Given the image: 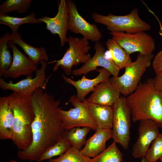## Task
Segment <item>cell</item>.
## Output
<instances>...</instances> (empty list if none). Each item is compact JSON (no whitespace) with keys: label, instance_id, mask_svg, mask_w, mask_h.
<instances>
[{"label":"cell","instance_id":"obj_1","mask_svg":"<svg viewBox=\"0 0 162 162\" xmlns=\"http://www.w3.org/2000/svg\"><path fill=\"white\" fill-rule=\"evenodd\" d=\"M43 90L37 88L31 95L34 114L32 140L26 149L19 150L17 156L22 160L38 162L45 152L63 137L65 130L58 112L61 100Z\"/></svg>","mask_w":162,"mask_h":162},{"label":"cell","instance_id":"obj_2","mask_svg":"<svg viewBox=\"0 0 162 162\" xmlns=\"http://www.w3.org/2000/svg\"><path fill=\"white\" fill-rule=\"evenodd\" d=\"M126 99L133 122L151 119L162 128V92L155 88L154 79L140 82Z\"/></svg>","mask_w":162,"mask_h":162},{"label":"cell","instance_id":"obj_3","mask_svg":"<svg viewBox=\"0 0 162 162\" xmlns=\"http://www.w3.org/2000/svg\"><path fill=\"white\" fill-rule=\"evenodd\" d=\"M31 96L15 92L8 96L14 116L12 140L19 150L26 149L32 142L34 114Z\"/></svg>","mask_w":162,"mask_h":162},{"label":"cell","instance_id":"obj_4","mask_svg":"<svg viewBox=\"0 0 162 162\" xmlns=\"http://www.w3.org/2000/svg\"><path fill=\"white\" fill-rule=\"evenodd\" d=\"M153 54L144 55L139 53L136 60L125 68L124 73L120 76L110 78L114 87L124 96H128L137 88L141 79L152 63Z\"/></svg>","mask_w":162,"mask_h":162},{"label":"cell","instance_id":"obj_5","mask_svg":"<svg viewBox=\"0 0 162 162\" xmlns=\"http://www.w3.org/2000/svg\"><path fill=\"white\" fill-rule=\"evenodd\" d=\"M94 21L106 27L110 32L134 33L150 30V25L142 20L138 14L137 8L134 9L128 14L116 15H102L96 13L92 14Z\"/></svg>","mask_w":162,"mask_h":162},{"label":"cell","instance_id":"obj_6","mask_svg":"<svg viewBox=\"0 0 162 162\" xmlns=\"http://www.w3.org/2000/svg\"><path fill=\"white\" fill-rule=\"evenodd\" d=\"M68 41L69 47L62 58L48 62V64L56 63L53 68V72L60 67L67 75L71 74L74 65L77 66L80 63L85 64L92 58L88 53L91 47L88 40L83 38L70 36L68 38Z\"/></svg>","mask_w":162,"mask_h":162},{"label":"cell","instance_id":"obj_7","mask_svg":"<svg viewBox=\"0 0 162 162\" xmlns=\"http://www.w3.org/2000/svg\"><path fill=\"white\" fill-rule=\"evenodd\" d=\"M112 107L113 110L112 138L113 142L127 149L130 139L131 116L126 97H120Z\"/></svg>","mask_w":162,"mask_h":162},{"label":"cell","instance_id":"obj_8","mask_svg":"<svg viewBox=\"0 0 162 162\" xmlns=\"http://www.w3.org/2000/svg\"><path fill=\"white\" fill-rule=\"evenodd\" d=\"M70 103L74 106L68 110L59 107L58 112L65 130L76 127H88L96 131L98 129L85 101H79L76 95L71 96L67 104Z\"/></svg>","mask_w":162,"mask_h":162},{"label":"cell","instance_id":"obj_9","mask_svg":"<svg viewBox=\"0 0 162 162\" xmlns=\"http://www.w3.org/2000/svg\"><path fill=\"white\" fill-rule=\"evenodd\" d=\"M110 34L112 38L130 55L135 52L144 55H150L155 50L153 38L145 32L132 34L110 32Z\"/></svg>","mask_w":162,"mask_h":162},{"label":"cell","instance_id":"obj_10","mask_svg":"<svg viewBox=\"0 0 162 162\" xmlns=\"http://www.w3.org/2000/svg\"><path fill=\"white\" fill-rule=\"evenodd\" d=\"M68 12V29L72 33L80 34L83 38L98 42L102 34L95 24L88 22L79 14L75 4L72 0H67Z\"/></svg>","mask_w":162,"mask_h":162},{"label":"cell","instance_id":"obj_11","mask_svg":"<svg viewBox=\"0 0 162 162\" xmlns=\"http://www.w3.org/2000/svg\"><path fill=\"white\" fill-rule=\"evenodd\" d=\"M40 62L41 67L35 71V76L34 78L27 77L14 83L11 81L7 82L3 78H0V88L3 90H10L14 92L29 95H31L38 88L45 90L47 82L46 70L48 63L45 61Z\"/></svg>","mask_w":162,"mask_h":162},{"label":"cell","instance_id":"obj_12","mask_svg":"<svg viewBox=\"0 0 162 162\" xmlns=\"http://www.w3.org/2000/svg\"><path fill=\"white\" fill-rule=\"evenodd\" d=\"M159 128L158 123L153 120L140 121L138 137L132 147L133 157L137 158L145 157L151 144L160 134Z\"/></svg>","mask_w":162,"mask_h":162},{"label":"cell","instance_id":"obj_13","mask_svg":"<svg viewBox=\"0 0 162 162\" xmlns=\"http://www.w3.org/2000/svg\"><path fill=\"white\" fill-rule=\"evenodd\" d=\"M68 12L67 0H61L58 6V12L53 17L44 16L38 18L46 25V29L52 34H58L60 45L68 42L67 35L68 29Z\"/></svg>","mask_w":162,"mask_h":162},{"label":"cell","instance_id":"obj_14","mask_svg":"<svg viewBox=\"0 0 162 162\" xmlns=\"http://www.w3.org/2000/svg\"><path fill=\"white\" fill-rule=\"evenodd\" d=\"M94 56L80 68L72 71L73 75L78 76L86 74L91 71L97 70L98 67L108 70L113 77L118 76L120 69L112 59L107 58L105 54V49L99 41L95 42Z\"/></svg>","mask_w":162,"mask_h":162},{"label":"cell","instance_id":"obj_15","mask_svg":"<svg viewBox=\"0 0 162 162\" xmlns=\"http://www.w3.org/2000/svg\"><path fill=\"white\" fill-rule=\"evenodd\" d=\"M8 48L13 51V61L9 69L4 74V78L16 79L22 75L32 78V74L38 70L37 64L19 50L15 44L9 41Z\"/></svg>","mask_w":162,"mask_h":162},{"label":"cell","instance_id":"obj_16","mask_svg":"<svg viewBox=\"0 0 162 162\" xmlns=\"http://www.w3.org/2000/svg\"><path fill=\"white\" fill-rule=\"evenodd\" d=\"M97 70L99 72L98 74L92 79H88L84 75L80 80L74 81L63 74L62 75L66 82L72 85L76 88L77 99L79 101L83 102L86 96L90 92L93 91L97 85L110 78L111 75L108 70L103 68L98 69Z\"/></svg>","mask_w":162,"mask_h":162},{"label":"cell","instance_id":"obj_17","mask_svg":"<svg viewBox=\"0 0 162 162\" xmlns=\"http://www.w3.org/2000/svg\"><path fill=\"white\" fill-rule=\"evenodd\" d=\"M120 94L113 86L109 78L97 85L87 99L94 103L112 106L120 98Z\"/></svg>","mask_w":162,"mask_h":162},{"label":"cell","instance_id":"obj_18","mask_svg":"<svg viewBox=\"0 0 162 162\" xmlns=\"http://www.w3.org/2000/svg\"><path fill=\"white\" fill-rule=\"evenodd\" d=\"M88 139L80 152L89 158H94L106 148V142L112 138V129L98 128Z\"/></svg>","mask_w":162,"mask_h":162},{"label":"cell","instance_id":"obj_19","mask_svg":"<svg viewBox=\"0 0 162 162\" xmlns=\"http://www.w3.org/2000/svg\"><path fill=\"white\" fill-rule=\"evenodd\" d=\"M14 116L8 96L0 98V139H12Z\"/></svg>","mask_w":162,"mask_h":162},{"label":"cell","instance_id":"obj_20","mask_svg":"<svg viewBox=\"0 0 162 162\" xmlns=\"http://www.w3.org/2000/svg\"><path fill=\"white\" fill-rule=\"evenodd\" d=\"M84 101L98 128L112 129L113 118L112 107L92 103L87 98Z\"/></svg>","mask_w":162,"mask_h":162},{"label":"cell","instance_id":"obj_21","mask_svg":"<svg viewBox=\"0 0 162 162\" xmlns=\"http://www.w3.org/2000/svg\"><path fill=\"white\" fill-rule=\"evenodd\" d=\"M9 41L18 45L28 57L37 64L42 61H48V56L44 47H36L26 43L22 40L21 34L18 32H12L10 35Z\"/></svg>","mask_w":162,"mask_h":162},{"label":"cell","instance_id":"obj_22","mask_svg":"<svg viewBox=\"0 0 162 162\" xmlns=\"http://www.w3.org/2000/svg\"><path fill=\"white\" fill-rule=\"evenodd\" d=\"M106 45L111 59L120 70L125 68L132 62L130 55L112 38L108 39Z\"/></svg>","mask_w":162,"mask_h":162},{"label":"cell","instance_id":"obj_23","mask_svg":"<svg viewBox=\"0 0 162 162\" xmlns=\"http://www.w3.org/2000/svg\"><path fill=\"white\" fill-rule=\"evenodd\" d=\"M42 22L38 19L36 18L35 14L33 11L23 17L12 16L7 14H0V24L8 26L12 32H18L19 27L24 24H38Z\"/></svg>","mask_w":162,"mask_h":162},{"label":"cell","instance_id":"obj_24","mask_svg":"<svg viewBox=\"0 0 162 162\" xmlns=\"http://www.w3.org/2000/svg\"><path fill=\"white\" fill-rule=\"evenodd\" d=\"M92 129L88 127H76L65 130L63 137L71 146L80 150L86 141V136Z\"/></svg>","mask_w":162,"mask_h":162},{"label":"cell","instance_id":"obj_25","mask_svg":"<svg viewBox=\"0 0 162 162\" xmlns=\"http://www.w3.org/2000/svg\"><path fill=\"white\" fill-rule=\"evenodd\" d=\"M10 34L6 33L0 38V77H3L5 72L11 66L13 56L8 49V42Z\"/></svg>","mask_w":162,"mask_h":162},{"label":"cell","instance_id":"obj_26","mask_svg":"<svg viewBox=\"0 0 162 162\" xmlns=\"http://www.w3.org/2000/svg\"><path fill=\"white\" fill-rule=\"evenodd\" d=\"M113 142L108 147L95 157L90 159L89 162H122L123 154Z\"/></svg>","mask_w":162,"mask_h":162},{"label":"cell","instance_id":"obj_27","mask_svg":"<svg viewBox=\"0 0 162 162\" xmlns=\"http://www.w3.org/2000/svg\"><path fill=\"white\" fill-rule=\"evenodd\" d=\"M32 2V0H6L0 5V14L15 11L24 14L30 8Z\"/></svg>","mask_w":162,"mask_h":162},{"label":"cell","instance_id":"obj_28","mask_svg":"<svg viewBox=\"0 0 162 162\" xmlns=\"http://www.w3.org/2000/svg\"><path fill=\"white\" fill-rule=\"evenodd\" d=\"M90 159L82 154L80 150L71 146L59 157L50 159L48 162H89Z\"/></svg>","mask_w":162,"mask_h":162},{"label":"cell","instance_id":"obj_29","mask_svg":"<svg viewBox=\"0 0 162 162\" xmlns=\"http://www.w3.org/2000/svg\"><path fill=\"white\" fill-rule=\"evenodd\" d=\"M71 146L68 141L63 137L45 152L38 162L47 159L49 160L56 156H60L65 152Z\"/></svg>","mask_w":162,"mask_h":162},{"label":"cell","instance_id":"obj_30","mask_svg":"<svg viewBox=\"0 0 162 162\" xmlns=\"http://www.w3.org/2000/svg\"><path fill=\"white\" fill-rule=\"evenodd\" d=\"M145 157L150 162H155L162 158V133L152 143Z\"/></svg>","mask_w":162,"mask_h":162},{"label":"cell","instance_id":"obj_31","mask_svg":"<svg viewBox=\"0 0 162 162\" xmlns=\"http://www.w3.org/2000/svg\"><path fill=\"white\" fill-rule=\"evenodd\" d=\"M153 59L152 66L156 74L162 73V50L159 51Z\"/></svg>","mask_w":162,"mask_h":162},{"label":"cell","instance_id":"obj_32","mask_svg":"<svg viewBox=\"0 0 162 162\" xmlns=\"http://www.w3.org/2000/svg\"><path fill=\"white\" fill-rule=\"evenodd\" d=\"M154 83L155 88L162 92V73L156 74L154 79Z\"/></svg>","mask_w":162,"mask_h":162},{"label":"cell","instance_id":"obj_33","mask_svg":"<svg viewBox=\"0 0 162 162\" xmlns=\"http://www.w3.org/2000/svg\"><path fill=\"white\" fill-rule=\"evenodd\" d=\"M141 162H150L148 161L147 160L146 158L144 157L142 158L141 160ZM155 162H162L160 160V161H157Z\"/></svg>","mask_w":162,"mask_h":162},{"label":"cell","instance_id":"obj_34","mask_svg":"<svg viewBox=\"0 0 162 162\" xmlns=\"http://www.w3.org/2000/svg\"><path fill=\"white\" fill-rule=\"evenodd\" d=\"M7 162H18L15 160H11L8 161Z\"/></svg>","mask_w":162,"mask_h":162},{"label":"cell","instance_id":"obj_35","mask_svg":"<svg viewBox=\"0 0 162 162\" xmlns=\"http://www.w3.org/2000/svg\"><path fill=\"white\" fill-rule=\"evenodd\" d=\"M160 160L162 162V158H161L160 159Z\"/></svg>","mask_w":162,"mask_h":162}]
</instances>
